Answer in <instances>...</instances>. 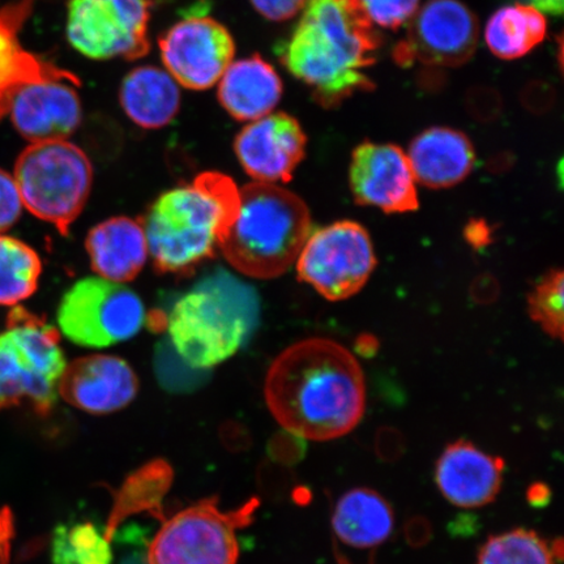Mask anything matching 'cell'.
<instances>
[{
  "label": "cell",
  "instance_id": "cell-1",
  "mask_svg": "<svg viewBox=\"0 0 564 564\" xmlns=\"http://www.w3.org/2000/svg\"><path fill=\"white\" fill-rule=\"evenodd\" d=\"M265 403L285 432L326 442L347 435L366 411L365 373L340 343L310 337L274 358L264 382Z\"/></svg>",
  "mask_w": 564,
  "mask_h": 564
},
{
  "label": "cell",
  "instance_id": "cell-2",
  "mask_svg": "<svg viewBox=\"0 0 564 564\" xmlns=\"http://www.w3.org/2000/svg\"><path fill=\"white\" fill-rule=\"evenodd\" d=\"M380 45L359 0H307L299 24L276 52L314 100L330 109L376 88L369 69Z\"/></svg>",
  "mask_w": 564,
  "mask_h": 564
},
{
  "label": "cell",
  "instance_id": "cell-3",
  "mask_svg": "<svg viewBox=\"0 0 564 564\" xmlns=\"http://www.w3.org/2000/svg\"><path fill=\"white\" fill-rule=\"evenodd\" d=\"M238 207L239 187L218 172H204L159 196L140 220L156 270L188 273L214 257Z\"/></svg>",
  "mask_w": 564,
  "mask_h": 564
},
{
  "label": "cell",
  "instance_id": "cell-4",
  "mask_svg": "<svg viewBox=\"0 0 564 564\" xmlns=\"http://www.w3.org/2000/svg\"><path fill=\"white\" fill-rule=\"evenodd\" d=\"M259 319L256 289L217 270L176 300L166 317V330L183 362L195 370H209L249 343Z\"/></svg>",
  "mask_w": 564,
  "mask_h": 564
},
{
  "label": "cell",
  "instance_id": "cell-5",
  "mask_svg": "<svg viewBox=\"0 0 564 564\" xmlns=\"http://www.w3.org/2000/svg\"><path fill=\"white\" fill-rule=\"evenodd\" d=\"M312 215L301 196L272 183L239 188V207L220 251L239 273L256 280L285 274L312 235Z\"/></svg>",
  "mask_w": 564,
  "mask_h": 564
},
{
  "label": "cell",
  "instance_id": "cell-6",
  "mask_svg": "<svg viewBox=\"0 0 564 564\" xmlns=\"http://www.w3.org/2000/svg\"><path fill=\"white\" fill-rule=\"evenodd\" d=\"M66 365L58 328L13 308L0 330V411L30 403L40 415L51 413Z\"/></svg>",
  "mask_w": 564,
  "mask_h": 564
},
{
  "label": "cell",
  "instance_id": "cell-7",
  "mask_svg": "<svg viewBox=\"0 0 564 564\" xmlns=\"http://www.w3.org/2000/svg\"><path fill=\"white\" fill-rule=\"evenodd\" d=\"M23 206L67 236L94 185L87 153L68 140L34 143L21 152L15 175Z\"/></svg>",
  "mask_w": 564,
  "mask_h": 564
},
{
  "label": "cell",
  "instance_id": "cell-8",
  "mask_svg": "<svg viewBox=\"0 0 564 564\" xmlns=\"http://www.w3.org/2000/svg\"><path fill=\"white\" fill-rule=\"evenodd\" d=\"M259 507L252 498L235 511L218 509L217 498L200 500L162 521L150 547L148 564H237L236 532L251 524Z\"/></svg>",
  "mask_w": 564,
  "mask_h": 564
},
{
  "label": "cell",
  "instance_id": "cell-9",
  "mask_svg": "<svg viewBox=\"0 0 564 564\" xmlns=\"http://www.w3.org/2000/svg\"><path fill=\"white\" fill-rule=\"evenodd\" d=\"M147 321L144 303L135 292L98 276L76 281L63 294L56 313L59 334L88 349L129 341Z\"/></svg>",
  "mask_w": 564,
  "mask_h": 564
},
{
  "label": "cell",
  "instance_id": "cell-10",
  "mask_svg": "<svg viewBox=\"0 0 564 564\" xmlns=\"http://www.w3.org/2000/svg\"><path fill=\"white\" fill-rule=\"evenodd\" d=\"M377 264L369 231L351 220L312 231L295 262L299 279L330 302L361 292Z\"/></svg>",
  "mask_w": 564,
  "mask_h": 564
},
{
  "label": "cell",
  "instance_id": "cell-11",
  "mask_svg": "<svg viewBox=\"0 0 564 564\" xmlns=\"http://www.w3.org/2000/svg\"><path fill=\"white\" fill-rule=\"evenodd\" d=\"M152 0H69L66 34L95 61H135L151 51Z\"/></svg>",
  "mask_w": 564,
  "mask_h": 564
},
{
  "label": "cell",
  "instance_id": "cell-12",
  "mask_svg": "<svg viewBox=\"0 0 564 564\" xmlns=\"http://www.w3.org/2000/svg\"><path fill=\"white\" fill-rule=\"evenodd\" d=\"M477 42V19L467 6L460 0H429L394 46L393 59L401 67H458L475 54Z\"/></svg>",
  "mask_w": 564,
  "mask_h": 564
},
{
  "label": "cell",
  "instance_id": "cell-13",
  "mask_svg": "<svg viewBox=\"0 0 564 564\" xmlns=\"http://www.w3.org/2000/svg\"><path fill=\"white\" fill-rule=\"evenodd\" d=\"M162 63L181 88L207 90L217 86L236 56L227 26L206 15L187 17L161 35Z\"/></svg>",
  "mask_w": 564,
  "mask_h": 564
},
{
  "label": "cell",
  "instance_id": "cell-14",
  "mask_svg": "<svg viewBox=\"0 0 564 564\" xmlns=\"http://www.w3.org/2000/svg\"><path fill=\"white\" fill-rule=\"evenodd\" d=\"M349 185L355 203L388 215L420 208L417 182L400 147L365 141L351 154Z\"/></svg>",
  "mask_w": 564,
  "mask_h": 564
},
{
  "label": "cell",
  "instance_id": "cell-15",
  "mask_svg": "<svg viewBox=\"0 0 564 564\" xmlns=\"http://www.w3.org/2000/svg\"><path fill=\"white\" fill-rule=\"evenodd\" d=\"M74 74L25 84L13 95L9 116L25 140L34 143L68 140L83 121V105Z\"/></svg>",
  "mask_w": 564,
  "mask_h": 564
},
{
  "label": "cell",
  "instance_id": "cell-16",
  "mask_svg": "<svg viewBox=\"0 0 564 564\" xmlns=\"http://www.w3.org/2000/svg\"><path fill=\"white\" fill-rule=\"evenodd\" d=\"M307 137L297 119L271 112L247 123L235 140V152L243 171L256 182H291L306 156Z\"/></svg>",
  "mask_w": 564,
  "mask_h": 564
},
{
  "label": "cell",
  "instance_id": "cell-17",
  "mask_svg": "<svg viewBox=\"0 0 564 564\" xmlns=\"http://www.w3.org/2000/svg\"><path fill=\"white\" fill-rule=\"evenodd\" d=\"M139 392V378L129 362L111 355H90L66 365L59 397L90 414H110L131 404Z\"/></svg>",
  "mask_w": 564,
  "mask_h": 564
},
{
  "label": "cell",
  "instance_id": "cell-18",
  "mask_svg": "<svg viewBox=\"0 0 564 564\" xmlns=\"http://www.w3.org/2000/svg\"><path fill=\"white\" fill-rule=\"evenodd\" d=\"M505 460L468 441L448 444L435 465L442 496L462 509H478L496 500L502 488Z\"/></svg>",
  "mask_w": 564,
  "mask_h": 564
},
{
  "label": "cell",
  "instance_id": "cell-19",
  "mask_svg": "<svg viewBox=\"0 0 564 564\" xmlns=\"http://www.w3.org/2000/svg\"><path fill=\"white\" fill-rule=\"evenodd\" d=\"M415 182L433 189L457 186L476 164V152L464 132L432 127L412 141L406 154Z\"/></svg>",
  "mask_w": 564,
  "mask_h": 564
},
{
  "label": "cell",
  "instance_id": "cell-20",
  "mask_svg": "<svg viewBox=\"0 0 564 564\" xmlns=\"http://www.w3.org/2000/svg\"><path fill=\"white\" fill-rule=\"evenodd\" d=\"M282 80L276 69L258 54L232 61L217 83L218 102L239 122H253L276 108Z\"/></svg>",
  "mask_w": 564,
  "mask_h": 564
},
{
  "label": "cell",
  "instance_id": "cell-21",
  "mask_svg": "<svg viewBox=\"0 0 564 564\" xmlns=\"http://www.w3.org/2000/svg\"><path fill=\"white\" fill-rule=\"evenodd\" d=\"M86 249L97 276L118 284L135 280L150 257L143 225L126 216L96 225L87 236Z\"/></svg>",
  "mask_w": 564,
  "mask_h": 564
},
{
  "label": "cell",
  "instance_id": "cell-22",
  "mask_svg": "<svg viewBox=\"0 0 564 564\" xmlns=\"http://www.w3.org/2000/svg\"><path fill=\"white\" fill-rule=\"evenodd\" d=\"M34 4L35 0H18L0 9V121L9 116L13 95L25 84L68 73L21 45L19 33Z\"/></svg>",
  "mask_w": 564,
  "mask_h": 564
},
{
  "label": "cell",
  "instance_id": "cell-23",
  "mask_svg": "<svg viewBox=\"0 0 564 564\" xmlns=\"http://www.w3.org/2000/svg\"><path fill=\"white\" fill-rule=\"evenodd\" d=\"M181 87L165 68L139 66L119 88V102L130 121L144 130H160L173 122L181 109Z\"/></svg>",
  "mask_w": 564,
  "mask_h": 564
},
{
  "label": "cell",
  "instance_id": "cell-24",
  "mask_svg": "<svg viewBox=\"0 0 564 564\" xmlns=\"http://www.w3.org/2000/svg\"><path fill=\"white\" fill-rule=\"evenodd\" d=\"M394 524L390 503L376 490L357 488L337 500L333 527L344 544L370 549L391 538Z\"/></svg>",
  "mask_w": 564,
  "mask_h": 564
},
{
  "label": "cell",
  "instance_id": "cell-25",
  "mask_svg": "<svg viewBox=\"0 0 564 564\" xmlns=\"http://www.w3.org/2000/svg\"><path fill=\"white\" fill-rule=\"evenodd\" d=\"M173 482V469L165 460H152L124 479L115 494V505L106 525L105 538H116L119 527L133 514L148 513L164 521V498Z\"/></svg>",
  "mask_w": 564,
  "mask_h": 564
},
{
  "label": "cell",
  "instance_id": "cell-26",
  "mask_svg": "<svg viewBox=\"0 0 564 564\" xmlns=\"http://www.w3.org/2000/svg\"><path fill=\"white\" fill-rule=\"evenodd\" d=\"M544 13L531 4H512L498 10L485 30L490 52L505 61L519 59L545 40Z\"/></svg>",
  "mask_w": 564,
  "mask_h": 564
},
{
  "label": "cell",
  "instance_id": "cell-27",
  "mask_svg": "<svg viewBox=\"0 0 564 564\" xmlns=\"http://www.w3.org/2000/svg\"><path fill=\"white\" fill-rule=\"evenodd\" d=\"M39 253L18 238L0 236V306H15L37 291Z\"/></svg>",
  "mask_w": 564,
  "mask_h": 564
},
{
  "label": "cell",
  "instance_id": "cell-28",
  "mask_svg": "<svg viewBox=\"0 0 564 564\" xmlns=\"http://www.w3.org/2000/svg\"><path fill=\"white\" fill-rule=\"evenodd\" d=\"M562 553V541L550 544L539 533L519 528L486 540L477 564H555Z\"/></svg>",
  "mask_w": 564,
  "mask_h": 564
},
{
  "label": "cell",
  "instance_id": "cell-29",
  "mask_svg": "<svg viewBox=\"0 0 564 564\" xmlns=\"http://www.w3.org/2000/svg\"><path fill=\"white\" fill-rule=\"evenodd\" d=\"M53 564H111L110 541L91 523L61 524L52 540Z\"/></svg>",
  "mask_w": 564,
  "mask_h": 564
},
{
  "label": "cell",
  "instance_id": "cell-30",
  "mask_svg": "<svg viewBox=\"0 0 564 564\" xmlns=\"http://www.w3.org/2000/svg\"><path fill=\"white\" fill-rule=\"evenodd\" d=\"M528 313L534 323L553 338H563L564 327V273L554 268L535 282L528 294Z\"/></svg>",
  "mask_w": 564,
  "mask_h": 564
},
{
  "label": "cell",
  "instance_id": "cell-31",
  "mask_svg": "<svg viewBox=\"0 0 564 564\" xmlns=\"http://www.w3.org/2000/svg\"><path fill=\"white\" fill-rule=\"evenodd\" d=\"M368 18L387 30H399L411 21L420 0H359Z\"/></svg>",
  "mask_w": 564,
  "mask_h": 564
},
{
  "label": "cell",
  "instance_id": "cell-32",
  "mask_svg": "<svg viewBox=\"0 0 564 564\" xmlns=\"http://www.w3.org/2000/svg\"><path fill=\"white\" fill-rule=\"evenodd\" d=\"M23 208L15 178L0 169V232L18 223Z\"/></svg>",
  "mask_w": 564,
  "mask_h": 564
},
{
  "label": "cell",
  "instance_id": "cell-33",
  "mask_svg": "<svg viewBox=\"0 0 564 564\" xmlns=\"http://www.w3.org/2000/svg\"><path fill=\"white\" fill-rule=\"evenodd\" d=\"M307 0H250L253 10L270 21H288L299 15Z\"/></svg>",
  "mask_w": 564,
  "mask_h": 564
},
{
  "label": "cell",
  "instance_id": "cell-34",
  "mask_svg": "<svg viewBox=\"0 0 564 564\" xmlns=\"http://www.w3.org/2000/svg\"><path fill=\"white\" fill-rule=\"evenodd\" d=\"M270 454L281 464L292 465L302 460L305 443L297 435L288 432L279 434L271 442Z\"/></svg>",
  "mask_w": 564,
  "mask_h": 564
},
{
  "label": "cell",
  "instance_id": "cell-35",
  "mask_svg": "<svg viewBox=\"0 0 564 564\" xmlns=\"http://www.w3.org/2000/svg\"><path fill=\"white\" fill-rule=\"evenodd\" d=\"M377 454L384 462H397L405 453V440L399 430L383 427L376 441Z\"/></svg>",
  "mask_w": 564,
  "mask_h": 564
},
{
  "label": "cell",
  "instance_id": "cell-36",
  "mask_svg": "<svg viewBox=\"0 0 564 564\" xmlns=\"http://www.w3.org/2000/svg\"><path fill=\"white\" fill-rule=\"evenodd\" d=\"M405 540L413 547H422L429 544L433 538V528L430 521L423 517H414L406 521Z\"/></svg>",
  "mask_w": 564,
  "mask_h": 564
},
{
  "label": "cell",
  "instance_id": "cell-37",
  "mask_svg": "<svg viewBox=\"0 0 564 564\" xmlns=\"http://www.w3.org/2000/svg\"><path fill=\"white\" fill-rule=\"evenodd\" d=\"M13 517L10 509L0 511V564H10Z\"/></svg>",
  "mask_w": 564,
  "mask_h": 564
},
{
  "label": "cell",
  "instance_id": "cell-38",
  "mask_svg": "<svg viewBox=\"0 0 564 564\" xmlns=\"http://www.w3.org/2000/svg\"><path fill=\"white\" fill-rule=\"evenodd\" d=\"M465 235H467L469 243L477 247H482L490 241V229L484 221L469 223Z\"/></svg>",
  "mask_w": 564,
  "mask_h": 564
},
{
  "label": "cell",
  "instance_id": "cell-39",
  "mask_svg": "<svg viewBox=\"0 0 564 564\" xmlns=\"http://www.w3.org/2000/svg\"><path fill=\"white\" fill-rule=\"evenodd\" d=\"M534 9L550 15H561L564 0H528Z\"/></svg>",
  "mask_w": 564,
  "mask_h": 564
},
{
  "label": "cell",
  "instance_id": "cell-40",
  "mask_svg": "<svg viewBox=\"0 0 564 564\" xmlns=\"http://www.w3.org/2000/svg\"><path fill=\"white\" fill-rule=\"evenodd\" d=\"M550 498V490L544 484H535L528 491V499L533 506H544Z\"/></svg>",
  "mask_w": 564,
  "mask_h": 564
},
{
  "label": "cell",
  "instance_id": "cell-41",
  "mask_svg": "<svg viewBox=\"0 0 564 564\" xmlns=\"http://www.w3.org/2000/svg\"><path fill=\"white\" fill-rule=\"evenodd\" d=\"M122 564H148L147 561L139 553L132 554L129 558L124 560Z\"/></svg>",
  "mask_w": 564,
  "mask_h": 564
},
{
  "label": "cell",
  "instance_id": "cell-42",
  "mask_svg": "<svg viewBox=\"0 0 564 564\" xmlns=\"http://www.w3.org/2000/svg\"><path fill=\"white\" fill-rule=\"evenodd\" d=\"M337 560H338V562H340V564H350L347 560L341 558V556L338 555V553H337Z\"/></svg>",
  "mask_w": 564,
  "mask_h": 564
}]
</instances>
